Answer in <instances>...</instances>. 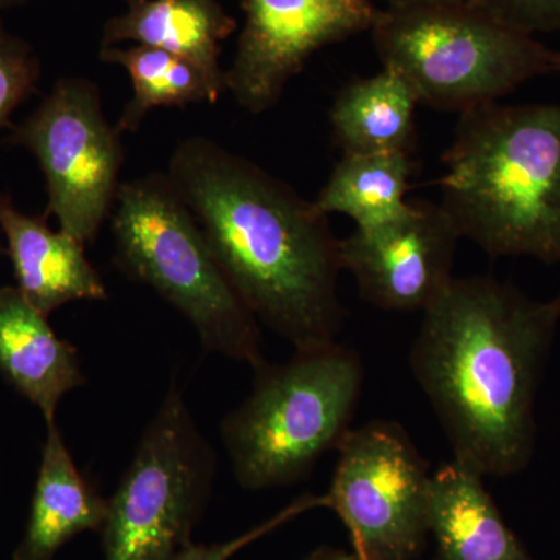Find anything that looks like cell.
<instances>
[{"mask_svg":"<svg viewBox=\"0 0 560 560\" xmlns=\"http://www.w3.org/2000/svg\"><path fill=\"white\" fill-rule=\"evenodd\" d=\"M167 176L259 323L294 350L338 342L340 238L315 201L202 136L180 140Z\"/></svg>","mask_w":560,"mask_h":560,"instance_id":"obj_1","label":"cell"},{"mask_svg":"<svg viewBox=\"0 0 560 560\" xmlns=\"http://www.w3.org/2000/svg\"><path fill=\"white\" fill-rule=\"evenodd\" d=\"M371 35L383 69L407 80L419 105L448 113L556 72L555 50L470 3L382 9Z\"/></svg>","mask_w":560,"mask_h":560,"instance_id":"obj_6","label":"cell"},{"mask_svg":"<svg viewBox=\"0 0 560 560\" xmlns=\"http://www.w3.org/2000/svg\"><path fill=\"white\" fill-rule=\"evenodd\" d=\"M98 57L127 69L131 79L135 94L117 120L120 132L138 131L158 106L184 108L194 103H215L223 95L197 66L156 47H101Z\"/></svg>","mask_w":560,"mask_h":560,"instance_id":"obj_19","label":"cell"},{"mask_svg":"<svg viewBox=\"0 0 560 560\" xmlns=\"http://www.w3.org/2000/svg\"><path fill=\"white\" fill-rule=\"evenodd\" d=\"M441 208L460 238L492 257L560 261V106L460 114L442 156Z\"/></svg>","mask_w":560,"mask_h":560,"instance_id":"obj_3","label":"cell"},{"mask_svg":"<svg viewBox=\"0 0 560 560\" xmlns=\"http://www.w3.org/2000/svg\"><path fill=\"white\" fill-rule=\"evenodd\" d=\"M121 132L103 113L94 81L68 77L21 125L11 142L31 151L47 186V209L81 245L94 242L109 220L125 162Z\"/></svg>","mask_w":560,"mask_h":560,"instance_id":"obj_8","label":"cell"},{"mask_svg":"<svg viewBox=\"0 0 560 560\" xmlns=\"http://www.w3.org/2000/svg\"><path fill=\"white\" fill-rule=\"evenodd\" d=\"M40 65L27 40L7 31L0 18V130L36 91Z\"/></svg>","mask_w":560,"mask_h":560,"instance_id":"obj_20","label":"cell"},{"mask_svg":"<svg viewBox=\"0 0 560 560\" xmlns=\"http://www.w3.org/2000/svg\"><path fill=\"white\" fill-rule=\"evenodd\" d=\"M459 238L441 205L410 201L400 219L340 238L342 271L353 276L360 296L371 305L423 313L455 279Z\"/></svg>","mask_w":560,"mask_h":560,"instance_id":"obj_11","label":"cell"},{"mask_svg":"<svg viewBox=\"0 0 560 560\" xmlns=\"http://www.w3.org/2000/svg\"><path fill=\"white\" fill-rule=\"evenodd\" d=\"M0 371L46 422L69 390L86 383L77 349L58 338L18 287L0 289Z\"/></svg>","mask_w":560,"mask_h":560,"instance_id":"obj_14","label":"cell"},{"mask_svg":"<svg viewBox=\"0 0 560 560\" xmlns=\"http://www.w3.org/2000/svg\"><path fill=\"white\" fill-rule=\"evenodd\" d=\"M46 423L31 517L13 560H54L60 548L80 533L102 530L108 514V500L98 495L81 475L57 422Z\"/></svg>","mask_w":560,"mask_h":560,"instance_id":"obj_16","label":"cell"},{"mask_svg":"<svg viewBox=\"0 0 560 560\" xmlns=\"http://www.w3.org/2000/svg\"><path fill=\"white\" fill-rule=\"evenodd\" d=\"M383 3V9H404V7L445 5V3H467L469 0H374Z\"/></svg>","mask_w":560,"mask_h":560,"instance_id":"obj_23","label":"cell"},{"mask_svg":"<svg viewBox=\"0 0 560 560\" xmlns=\"http://www.w3.org/2000/svg\"><path fill=\"white\" fill-rule=\"evenodd\" d=\"M3 254V249H2V246H0V256H2Z\"/></svg>","mask_w":560,"mask_h":560,"instance_id":"obj_28","label":"cell"},{"mask_svg":"<svg viewBox=\"0 0 560 560\" xmlns=\"http://www.w3.org/2000/svg\"><path fill=\"white\" fill-rule=\"evenodd\" d=\"M217 456L172 385L108 500L105 560H167L189 547L215 478Z\"/></svg>","mask_w":560,"mask_h":560,"instance_id":"obj_7","label":"cell"},{"mask_svg":"<svg viewBox=\"0 0 560 560\" xmlns=\"http://www.w3.org/2000/svg\"><path fill=\"white\" fill-rule=\"evenodd\" d=\"M109 220L120 270L183 313L205 350L253 368L265 361L259 320L167 173L121 183Z\"/></svg>","mask_w":560,"mask_h":560,"instance_id":"obj_5","label":"cell"},{"mask_svg":"<svg viewBox=\"0 0 560 560\" xmlns=\"http://www.w3.org/2000/svg\"><path fill=\"white\" fill-rule=\"evenodd\" d=\"M25 2H27V0H0V13L5 10L14 9V7H20Z\"/></svg>","mask_w":560,"mask_h":560,"instance_id":"obj_25","label":"cell"},{"mask_svg":"<svg viewBox=\"0 0 560 560\" xmlns=\"http://www.w3.org/2000/svg\"><path fill=\"white\" fill-rule=\"evenodd\" d=\"M551 302H552V305H555L556 311H558L559 315H560V291H559L558 296H556L555 300H552Z\"/></svg>","mask_w":560,"mask_h":560,"instance_id":"obj_26","label":"cell"},{"mask_svg":"<svg viewBox=\"0 0 560 560\" xmlns=\"http://www.w3.org/2000/svg\"><path fill=\"white\" fill-rule=\"evenodd\" d=\"M237 51L224 70L226 92L250 114L271 109L316 51L371 32L374 0H241Z\"/></svg>","mask_w":560,"mask_h":560,"instance_id":"obj_10","label":"cell"},{"mask_svg":"<svg viewBox=\"0 0 560 560\" xmlns=\"http://www.w3.org/2000/svg\"><path fill=\"white\" fill-rule=\"evenodd\" d=\"M416 165L411 153L342 154L315 205L320 212L342 213L357 230H374L400 219Z\"/></svg>","mask_w":560,"mask_h":560,"instance_id":"obj_18","label":"cell"},{"mask_svg":"<svg viewBox=\"0 0 560 560\" xmlns=\"http://www.w3.org/2000/svg\"><path fill=\"white\" fill-rule=\"evenodd\" d=\"M318 508L329 510V499H327L326 493L324 495H311V493L302 495L289 506L283 508L278 514L272 515L268 521L261 522L256 528L246 530L245 534L235 537V539L212 545L190 544L189 547L175 552L167 560H230L232 556L237 555L238 551L254 544V541L261 539V537L293 521V518L300 517L305 512L318 510Z\"/></svg>","mask_w":560,"mask_h":560,"instance_id":"obj_21","label":"cell"},{"mask_svg":"<svg viewBox=\"0 0 560 560\" xmlns=\"http://www.w3.org/2000/svg\"><path fill=\"white\" fill-rule=\"evenodd\" d=\"M127 11L103 27L102 47L121 43L156 47L197 66L221 92L220 44L237 31V21L219 0H125Z\"/></svg>","mask_w":560,"mask_h":560,"instance_id":"obj_15","label":"cell"},{"mask_svg":"<svg viewBox=\"0 0 560 560\" xmlns=\"http://www.w3.org/2000/svg\"><path fill=\"white\" fill-rule=\"evenodd\" d=\"M559 320L551 301L490 276L453 279L423 312L410 366L453 459L482 477L529 466L537 393Z\"/></svg>","mask_w":560,"mask_h":560,"instance_id":"obj_2","label":"cell"},{"mask_svg":"<svg viewBox=\"0 0 560 560\" xmlns=\"http://www.w3.org/2000/svg\"><path fill=\"white\" fill-rule=\"evenodd\" d=\"M46 215L31 217L0 191V230L13 261L18 290L36 311L49 316L72 301H105V282L69 234L51 231Z\"/></svg>","mask_w":560,"mask_h":560,"instance_id":"obj_12","label":"cell"},{"mask_svg":"<svg viewBox=\"0 0 560 560\" xmlns=\"http://www.w3.org/2000/svg\"><path fill=\"white\" fill-rule=\"evenodd\" d=\"M467 3L526 35L560 32V0H469Z\"/></svg>","mask_w":560,"mask_h":560,"instance_id":"obj_22","label":"cell"},{"mask_svg":"<svg viewBox=\"0 0 560 560\" xmlns=\"http://www.w3.org/2000/svg\"><path fill=\"white\" fill-rule=\"evenodd\" d=\"M329 510L360 560H415L429 533L431 471L410 434L393 420L350 429L337 447Z\"/></svg>","mask_w":560,"mask_h":560,"instance_id":"obj_9","label":"cell"},{"mask_svg":"<svg viewBox=\"0 0 560 560\" xmlns=\"http://www.w3.org/2000/svg\"><path fill=\"white\" fill-rule=\"evenodd\" d=\"M485 478L456 459L431 474L429 533L434 560H534L504 522Z\"/></svg>","mask_w":560,"mask_h":560,"instance_id":"obj_13","label":"cell"},{"mask_svg":"<svg viewBox=\"0 0 560 560\" xmlns=\"http://www.w3.org/2000/svg\"><path fill=\"white\" fill-rule=\"evenodd\" d=\"M253 370L249 396L221 422L232 471L246 490L294 485L350 430L363 361L357 350L334 342Z\"/></svg>","mask_w":560,"mask_h":560,"instance_id":"obj_4","label":"cell"},{"mask_svg":"<svg viewBox=\"0 0 560 560\" xmlns=\"http://www.w3.org/2000/svg\"><path fill=\"white\" fill-rule=\"evenodd\" d=\"M556 72L560 73V51H556Z\"/></svg>","mask_w":560,"mask_h":560,"instance_id":"obj_27","label":"cell"},{"mask_svg":"<svg viewBox=\"0 0 560 560\" xmlns=\"http://www.w3.org/2000/svg\"><path fill=\"white\" fill-rule=\"evenodd\" d=\"M418 105L407 80L383 69L338 92L330 109L331 136L342 154L411 153Z\"/></svg>","mask_w":560,"mask_h":560,"instance_id":"obj_17","label":"cell"},{"mask_svg":"<svg viewBox=\"0 0 560 560\" xmlns=\"http://www.w3.org/2000/svg\"><path fill=\"white\" fill-rule=\"evenodd\" d=\"M307 560H360L353 551L335 550V548H319Z\"/></svg>","mask_w":560,"mask_h":560,"instance_id":"obj_24","label":"cell"}]
</instances>
